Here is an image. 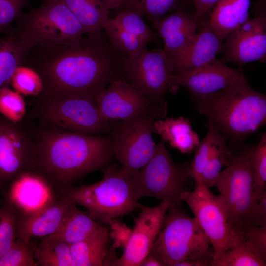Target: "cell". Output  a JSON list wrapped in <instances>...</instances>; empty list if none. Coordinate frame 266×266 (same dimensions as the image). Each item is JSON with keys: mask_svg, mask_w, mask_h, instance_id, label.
Segmentation results:
<instances>
[{"mask_svg": "<svg viewBox=\"0 0 266 266\" xmlns=\"http://www.w3.org/2000/svg\"><path fill=\"white\" fill-rule=\"evenodd\" d=\"M115 49L102 32L88 33L78 45L32 49L23 66L36 71L43 83L38 97L95 98L113 81L123 78L126 55Z\"/></svg>", "mask_w": 266, "mask_h": 266, "instance_id": "obj_1", "label": "cell"}, {"mask_svg": "<svg viewBox=\"0 0 266 266\" xmlns=\"http://www.w3.org/2000/svg\"><path fill=\"white\" fill-rule=\"evenodd\" d=\"M32 133L36 155L34 170L57 188L102 169L113 157L109 136L83 134L40 123Z\"/></svg>", "mask_w": 266, "mask_h": 266, "instance_id": "obj_2", "label": "cell"}, {"mask_svg": "<svg viewBox=\"0 0 266 266\" xmlns=\"http://www.w3.org/2000/svg\"><path fill=\"white\" fill-rule=\"evenodd\" d=\"M195 100L196 109L232 139H244L266 123V96L253 89L244 76Z\"/></svg>", "mask_w": 266, "mask_h": 266, "instance_id": "obj_3", "label": "cell"}, {"mask_svg": "<svg viewBox=\"0 0 266 266\" xmlns=\"http://www.w3.org/2000/svg\"><path fill=\"white\" fill-rule=\"evenodd\" d=\"M102 170L103 176L100 181L77 187L59 188L58 193L72 203L86 208L101 225L141 208L133 195L131 177L121 167L108 164Z\"/></svg>", "mask_w": 266, "mask_h": 266, "instance_id": "obj_4", "label": "cell"}, {"mask_svg": "<svg viewBox=\"0 0 266 266\" xmlns=\"http://www.w3.org/2000/svg\"><path fill=\"white\" fill-rule=\"evenodd\" d=\"M16 21V26L9 31L27 55L34 47L78 45L86 33L79 21L62 0L22 13Z\"/></svg>", "mask_w": 266, "mask_h": 266, "instance_id": "obj_5", "label": "cell"}, {"mask_svg": "<svg viewBox=\"0 0 266 266\" xmlns=\"http://www.w3.org/2000/svg\"><path fill=\"white\" fill-rule=\"evenodd\" d=\"M171 203L150 253L164 266H175L193 259L212 261L211 243L196 219L188 216Z\"/></svg>", "mask_w": 266, "mask_h": 266, "instance_id": "obj_6", "label": "cell"}, {"mask_svg": "<svg viewBox=\"0 0 266 266\" xmlns=\"http://www.w3.org/2000/svg\"><path fill=\"white\" fill-rule=\"evenodd\" d=\"M34 98L31 115L40 123L86 135L109 133L110 131L111 120L103 116L94 98Z\"/></svg>", "mask_w": 266, "mask_h": 266, "instance_id": "obj_7", "label": "cell"}, {"mask_svg": "<svg viewBox=\"0 0 266 266\" xmlns=\"http://www.w3.org/2000/svg\"><path fill=\"white\" fill-rule=\"evenodd\" d=\"M188 177L189 166L175 164L162 140L156 145L151 159L131 176V184L137 200L144 197H153L169 200L181 206L180 196L187 191Z\"/></svg>", "mask_w": 266, "mask_h": 266, "instance_id": "obj_8", "label": "cell"}, {"mask_svg": "<svg viewBox=\"0 0 266 266\" xmlns=\"http://www.w3.org/2000/svg\"><path fill=\"white\" fill-rule=\"evenodd\" d=\"M123 78L154 105L167 111L166 93L173 90L172 66L164 50L146 47L127 54L123 65Z\"/></svg>", "mask_w": 266, "mask_h": 266, "instance_id": "obj_9", "label": "cell"}, {"mask_svg": "<svg viewBox=\"0 0 266 266\" xmlns=\"http://www.w3.org/2000/svg\"><path fill=\"white\" fill-rule=\"evenodd\" d=\"M251 148L233 158L219 175L214 186L225 202L232 230L241 235L248 218L258 200L249 158Z\"/></svg>", "mask_w": 266, "mask_h": 266, "instance_id": "obj_10", "label": "cell"}, {"mask_svg": "<svg viewBox=\"0 0 266 266\" xmlns=\"http://www.w3.org/2000/svg\"><path fill=\"white\" fill-rule=\"evenodd\" d=\"M195 184L194 190L182 193L180 200L188 204L209 239L213 251L212 261L216 260L237 243L242 236L236 233L230 226L222 197L214 194L200 183Z\"/></svg>", "mask_w": 266, "mask_h": 266, "instance_id": "obj_11", "label": "cell"}, {"mask_svg": "<svg viewBox=\"0 0 266 266\" xmlns=\"http://www.w3.org/2000/svg\"><path fill=\"white\" fill-rule=\"evenodd\" d=\"M157 118L152 112L127 120H111L109 136L113 157L123 170L132 176L152 157L156 144L152 138L153 124Z\"/></svg>", "mask_w": 266, "mask_h": 266, "instance_id": "obj_12", "label": "cell"}, {"mask_svg": "<svg viewBox=\"0 0 266 266\" xmlns=\"http://www.w3.org/2000/svg\"><path fill=\"white\" fill-rule=\"evenodd\" d=\"M36 149L32 133L0 114V190L20 173L34 170Z\"/></svg>", "mask_w": 266, "mask_h": 266, "instance_id": "obj_13", "label": "cell"}, {"mask_svg": "<svg viewBox=\"0 0 266 266\" xmlns=\"http://www.w3.org/2000/svg\"><path fill=\"white\" fill-rule=\"evenodd\" d=\"M94 99L102 114L110 120H127L152 112L160 118L167 114L166 110L154 105L123 78L112 82Z\"/></svg>", "mask_w": 266, "mask_h": 266, "instance_id": "obj_14", "label": "cell"}, {"mask_svg": "<svg viewBox=\"0 0 266 266\" xmlns=\"http://www.w3.org/2000/svg\"><path fill=\"white\" fill-rule=\"evenodd\" d=\"M171 204L170 200H164L155 207L142 206L122 255L120 258L115 257L112 266L140 265L150 253Z\"/></svg>", "mask_w": 266, "mask_h": 266, "instance_id": "obj_15", "label": "cell"}, {"mask_svg": "<svg viewBox=\"0 0 266 266\" xmlns=\"http://www.w3.org/2000/svg\"><path fill=\"white\" fill-rule=\"evenodd\" d=\"M223 44L224 58L239 65L266 59V12L265 4L255 17L229 34Z\"/></svg>", "mask_w": 266, "mask_h": 266, "instance_id": "obj_16", "label": "cell"}, {"mask_svg": "<svg viewBox=\"0 0 266 266\" xmlns=\"http://www.w3.org/2000/svg\"><path fill=\"white\" fill-rule=\"evenodd\" d=\"M6 189L4 200L13 206L18 216L30 215L41 211L58 196L53 183L35 170L20 173Z\"/></svg>", "mask_w": 266, "mask_h": 266, "instance_id": "obj_17", "label": "cell"}, {"mask_svg": "<svg viewBox=\"0 0 266 266\" xmlns=\"http://www.w3.org/2000/svg\"><path fill=\"white\" fill-rule=\"evenodd\" d=\"M243 76L241 69L229 67L216 59L198 69L174 74L173 90L179 86L184 87L195 100L220 91Z\"/></svg>", "mask_w": 266, "mask_h": 266, "instance_id": "obj_18", "label": "cell"}, {"mask_svg": "<svg viewBox=\"0 0 266 266\" xmlns=\"http://www.w3.org/2000/svg\"><path fill=\"white\" fill-rule=\"evenodd\" d=\"M103 29L110 44L117 50L130 54L146 47L156 36L142 17L130 10L119 11L109 18Z\"/></svg>", "mask_w": 266, "mask_h": 266, "instance_id": "obj_19", "label": "cell"}, {"mask_svg": "<svg viewBox=\"0 0 266 266\" xmlns=\"http://www.w3.org/2000/svg\"><path fill=\"white\" fill-rule=\"evenodd\" d=\"M198 20L194 12L179 10L152 22L164 44V51L172 62L190 44L196 33Z\"/></svg>", "mask_w": 266, "mask_h": 266, "instance_id": "obj_20", "label": "cell"}, {"mask_svg": "<svg viewBox=\"0 0 266 266\" xmlns=\"http://www.w3.org/2000/svg\"><path fill=\"white\" fill-rule=\"evenodd\" d=\"M222 41L209 21L203 23L188 47L171 62L174 73L193 71L210 64L222 51Z\"/></svg>", "mask_w": 266, "mask_h": 266, "instance_id": "obj_21", "label": "cell"}, {"mask_svg": "<svg viewBox=\"0 0 266 266\" xmlns=\"http://www.w3.org/2000/svg\"><path fill=\"white\" fill-rule=\"evenodd\" d=\"M72 203L58 194L57 198L41 211L30 215L18 216L16 238L30 241L52 234L59 227L66 209Z\"/></svg>", "mask_w": 266, "mask_h": 266, "instance_id": "obj_22", "label": "cell"}, {"mask_svg": "<svg viewBox=\"0 0 266 266\" xmlns=\"http://www.w3.org/2000/svg\"><path fill=\"white\" fill-rule=\"evenodd\" d=\"M250 0H219L212 8L210 24L223 41L249 18Z\"/></svg>", "mask_w": 266, "mask_h": 266, "instance_id": "obj_23", "label": "cell"}, {"mask_svg": "<svg viewBox=\"0 0 266 266\" xmlns=\"http://www.w3.org/2000/svg\"><path fill=\"white\" fill-rule=\"evenodd\" d=\"M102 226L88 212L72 203L66 209L57 230L48 236L70 245L83 240Z\"/></svg>", "mask_w": 266, "mask_h": 266, "instance_id": "obj_24", "label": "cell"}, {"mask_svg": "<svg viewBox=\"0 0 266 266\" xmlns=\"http://www.w3.org/2000/svg\"><path fill=\"white\" fill-rule=\"evenodd\" d=\"M153 132L182 153H190L200 141L198 134L192 130L190 121L183 117L155 120Z\"/></svg>", "mask_w": 266, "mask_h": 266, "instance_id": "obj_25", "label": "cell"}, {"mask_svg": "<svg viewBox=\"0 0 266 266\" xmlns=\"http://www.w3.org/2000/svg\"><path fill=\"white\" fill-rule=\"evenodd\" d=\"M109 227L103 225L83 240L70 245L75 266H102L109 253Z\"/></svg>", "mask_w": 266, "mask_h": 266, "instance_id": "obj_26", "label": "cell"}, {"mask_svg": "<svg viewBox=\"0 0 266 266\" xmlns=\"http://www.w3.org/2000/svg\"><path fill=\"white\" fill-rule=\"evenodd\" d=\"M82 24L86 33L102 32L109 18V10L102 0H61Z\"/></svg>", "mask_w": 266, "mask_h": 266, "instance_id": "obj_27", "label": "cell"}, {"mask_svg": "<svg viewBox=\"0 0 266 266\" xmlns=\"http://www.w3.org/2000/svg\"><path fill=\"white\" fill-rule=\"evenodd\" d=\"M0 37V89L10 85L16 69L23 65L27 53L12 33Z\"/></svg>", "mask_w": 266, "mask_h": 266, "instance_id": "obj_28", "label": "cell"}, {"mask_svg": "<svg viewBox=\"0 0 266 266\" xmlns=\"http://www.w3.org/2000/svg\"><path fill=\"white\" fill-rule=\"evenodd\" d=\"M186 0H125L118 11L130 10L141 17L146 16L152 23L172 12L184 10Z\"/></svg>", "mask_w": 266, "mask_h": 266, "instance_id": "obj_29", "label": "cell"}, {"mask_svg": "<svg viewBox=\"0 0 266 266\" xmlns=\"http://www.w3.org/2000/svg\"><path fill=\"white\" fill-rule=\"evenodd\" d=\"M35 256L38 266H75L70 245L50 236L41 239Z\"/></svg>", "mask_w": 266, "mask_h": 266, "instance_id": "obj_30", "label": "cell"}, {"mask_svg": "<svg viewBox=\"0 0 266 266\" xmlns=\"http://www.w3.org/2000/svg\"><path fill=\"white\" fill-rule=\"evenodd\" d=\"M224 139L216 126L208 122V132L205 137L195 149V155L190 166L189 174L195 182L200 183L207 162L213 150Z\"/></svg>", "mask_w": 266, "mask_h": 266, "instance_id": "obj_31", "label": "cell"}, {"mask_svg": "<svg viewBox=\"0 0 266 266\" xmlns=\"http://www.w3.org/2000/svg\"><path fill=\"white\" fill-rule=\"evenodd\" d=\"M212 266H265L266 261L260 257L241 239L217 260L212 261Z\"/></svg>", "mask_w": 266, "mask_h": 266, "instance_id": "obj_32", "label": "cell"}, {"mask_svg": "<svg viewBox=\"0 0 266 266\" xmlns=\"http://www.w3.org/2000/svg\"><path fill=\"white\" fill-rule=\"evenodd\" d=\"M37 244L36 240L27 241L16 238L8 251L0 257V266H38L35 256Z\"/></svg>", "mask_w": 266, "mask_h": 266, "instance_id": "obj_33", "label": "cell"}, {"mask_svg": "<svg viewBox=\"0 0 266 266\" xmlns=\"http://www.w3.org/2000/svg\"><path fill=\"white\" fill-rule=\"evenodd\" d=\"M13 89L22 95L36 97L43 91V83L39 74L34 69L22 65L15 70L11 79Z\"/></svg>", "mask_w": 266, "mask_h": 266, "instance_id": "obj_34", "label": "cell"}, {"mask_svg": "<svg viewBox=\"0 0 266 266\" xmlns=\"http://www.w3.org/2000/svg\"><path fill=\"white\" fill-rule=\"evenodd\" d=\"M249 161L257 200L266 192V133L260 136L258 144L251 148Z\"/></svg>", "mask_w": 266, "mask_h": 266, "instance_id": "obj_35", "label": "cell"}, {"mask_svg": "<svg viewBox=\"0 0 266 266\" xmlns=\"http://www.w3.org/2000/svg\"><path fill=\"white\" fill-rule=\"evenodd\" d=\"M27 113L22 95L9 86L0 89V114L14 122H22Z\"/></svg>", "mask_w": 266, "mask_h": 266, "instance_id": "obj_36", "label": "cell"}, {"mask_svg": "<svg viewBox=\"0 0 266 266\" xmlns=\"http://www.w3.org/2000/svg\"><path fill=\"white\" fill-rule=\"evenodd\" d=\"M18 217L13 206L4 200L0 207V257L8 251L16 238Z\"/></svg>", "mask_w": 266, "mask_h": 266, "instance_id": "obj_37", "label": "cell"}, {"mask_svg": "<svg viewBox=\"0 0 266 266\" xmlns=\"http://www.w3.org/2000/svg\"><path fill=\"white\" fill-rule=\"evenodd\" d=\"M228 153L223 139L211 154L203 172L200 183L208 188L214 186L223 166L228 162Z\"/></svg>", "mask_w": 266, "mask_h": 266, "instance_id": "obj_38", "label": "cell"}, {"mask_svg": "<svg viewBox=\"0 0 266 266\" xmlns=\"http://www.w3.org/2000/svg\"><path fill=\"white\" fill-rule=\"evenodd\" d=\"M29 0H0V33H7Z\"/></svg>", "mask_w": 266, "mask_h": 266, "instance_id": "obj_39", "label": "cell"}, {"mask_svg": "<svg viewBox=\"0 0 266 266\" xmlns=\"http://www.w3.org/2000/svg\"><path fill=\"white\" fill-rule=\"evenodd\" d=\"M246 243L266 261V226H247L241 233Z\"/></svg>", "mask_w": 266, "mask_h": 266, "instance_id": "obj_40", "label": "cell"}, {"mask_svg": "<svg viewBox=\"0 0 266 266\" xmlns=\"http://www.w3.org/2000/svg\"><path fill=\"white\" fill-rule=\"evenodd\" d=\"M108 224L109 236L113 241L112 248L124 249L129 240L132 229L116 218L110 220Z\"/></svg>", "mask_w": 266, "mask_h": 266, "instance_id": "obj_41", "label": "cell"}, {"mask_svg": "<svg viewBox=\"0 0 266 266\" xmlns=\"http://www.w3.org/2000/svg\"><path fill=\"white\" fill-rule=\"evenodd\" d=\"M248 225L266 226V192L256 201L248 218Z\"/></svg>", "mask_w": 266, "mask_h": 266, "instance_id": "obj_42", "label": "cell"}, {"mask_svg": "<svg viewBox=\"0 0 266 266\" xmlns=\"http://www.w3.org/2000/svg\"><path fill=\"white\" fill-rule=\"evenodd\" d=\"M219 0H193L195 7L194 12L198 21L204 18L207 12L212 9Z\"/></svg>", "mask_w": 266, "mask_h": 266, "instance_id": "obj_43", "label": "cell"}, {"mask_svg": "<svg viewBox=\"0 0 266 266\" xmlns=\"http://www.w3.org/2000/svg\"><path fill=\"white\" fill-rule=\"evenodd\" d=\"M211 262L202 259L187 260L179 262L175 266H210Z\"/></svg>", "mask_w": 266, "mask_h": 266, "instance_id": "obj_44", "label": "cell"}, {"mask_svg": "<svg viewBox=\"0 0 266 266\" xmlns=\"http://www.w3.org/2000/svg\"><path fill=\"white\" fill-rule=\"evenodd\" d=\"M140 266H164L163 263L153 254L149 253L143 260Z\"/></svg>", "mask_w": 266, "mask_h": 266, "instance_id": "obj_45", "label": "cell"}, {"mask_svg": "<svg viewBox=\"0 0 266 266\" xmlns=\"http://www.w3.org/2000/svg\"><path fill=\"white\" fill-rule=\"evenodd\" d=\"M106 8L110 11L117 9L125 0H102Z\"/></svg>", "mask_w": 266, "mask_h": 266, "instance_id": "obj_46", "label": "cell"}, {"mask_svg": "<svg viewBox=\"0 0 266 266\" xmlns=\"http://www.w3.org/2000/svg\"><path fill=\"white\" fill-rule=\"evenodd\" d=\"M61 0H43L42 4L46 5L54 3L61 1Z\"/></svg>", "mask_w": 266, "mask_h": 266, "instance_id": "obj_47", "label": "cell"}, {"mask_svg": "<svg viewBox=\"0 0 266 266\" xmlns=\"http://www.w3.org/2000/svg\"><path fill=\"white\" fill-rule=\"evenodd\" d=\"M1 190H0V203H1L2 202V200H1V196H0V193H1Z\"/></svg>", "mask_w": 266, "mask_h": 266, "instance_id": "obj_48", "label": "cell"}]
</instances>
